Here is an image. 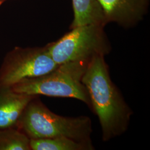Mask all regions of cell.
Instances as JSON below:
<instances>
[{
    "instance_id": "4",
    "label": "cell",
    "mask_w": 150,
    "mask_h": 150,
    "mask_svg": "<svg viewBox=\"0 0 150 150\" xmlns=\"http://www.w3.org/2000/svg\"><path fill=\"white\" fill-rule=\"evenodd\" d=\"M105 26L88 24L71 28L59 40L46 46L56 64L75 61L90 62L96 56L105 57L111 46L104 31Z\"/></svg>"
},
{
    "instance_id": "10",
    "label": "cell",
    "mask_w": 150,
    "mask_h": 150,
    "mask_svg": "<svg viewBox=\"0 0 150 150\" xmlns=\"http://www.w3.org/2000/svg\"><path fill=\"white\" fill-rule=\"evenodd\" d=\"M30 141L18 128L0 129V150H30Z\"/></svg>"
},
{
    "instance_id": "5",
    "label": "cell",
    "mask_w": 150,
    "mask_h": 150,
    "mask_svg": "<svg viewBox=\"0 0 150 150\" xmlns=\"http://www.w3.org/2000/svg\"><path fill=\"white\" fill-rule=\"evenodd\" d=\"M59 65L42 47H15L6 54L0 67V89L47 74Z\"/></svg>"
},
{
    "instance_id": "3",
    "label": "cell",
    "mask_w": 150,
    "mask_h": 150,
    "mask_svg": "<svg viewBox=\"0 0 150 150\" xmlns=\"http://www.w3.org/2000/svg\"><path fill=\"white\" fill-rule=\"evenodd\" d=\"M90 62L75 61L59 64L47 74L22 81L10 88L17 93L72 98L91 107L87 90L82 82Z\"/></svg>"
},
{
    "instance_id": "6",
    "label": "cell",
    "mask_w": 150,
    "mask_h": 150,
    "mask_svg": "<svg viewBox=\"0 0 150 150\" xmlns=\"http://www.w3.org/2000/svg\"><path fill=\"white\" fill-rule=\"evenodd\" d=\"M106 23L115 22L125 28L134 26L144 17L149 0H97Z\"/></svg>"
},
{
    "instance_id": "7",
    "label": "cell",
    "mask_w": 150,
    "mask_h": 150,
    "mask_svg": "<svg viewBox=\"0 0 150 150\" xmlns=\"http://www.w3.org/2000/svg\"><path fill=\"white\" fill-rule=\"evenodd\" d=\"M36 96L17 93L10 88L0 89V129L17 127L22 113Z\"/></svg>"
},
{
    "instance_id": "2",
    "label": "cell",
    "mask_w": 150,
    "mask_h": 150,
    "mask_svg": "<svg viewBox=\"0 0 150 150\" xmlns=\"http://www.w3.org/2000/svg\"><path fill=\"white\" fill-rule=\"evenodd\" d=\"M35 97L22 113L17 127L30 139L65 137L92 144L91 118L86 116L67 117L50 110Z\"/></svg>"
},
{
    "instance_id": "11",
    "label": "cell",
    "mask_w": 150,
    "mask_h": 150,
    "mask_svg": "<svg viewBox=\"0 0 150 150\" xmlns=\"http://www.w3.org/2000/svg\"><path fill=\"white\" fill-rule=\"evenodd\" d=\"M7 0H0V6L2 5Z\"/></svg>"
},
{
    "instance_id": "8",
    "label": "cell",
    "mask_w": 150,
    "mask_h": 150,
    "mask_svg": "<svg viewBox=\"0 0 150 150\" xmlns=\"http://www.w3.org/2000/svg\"><path fill=\"white\" fill-rule=\"evenodd\" d=\"M74 18L71 28L88 24H107L97 0H72Z\"/></svg>"
},
{
    "instance_id": "9",
    "label": "cell",
    "mask_w": 150,
    "mask_h": 150,
    "mask_svg": "<svg viewBox=\"0 0 150 150\" xmlns=\"http://www.w3.org/2000/svg\"><path fill=\"white\" fill-rule=\"evenodd\" d=\"M32 150H93L92 144L80 142L65 137L30 139Z\"/></svg>"
},
{
    "instance_id": "1",
    "label": "cell",
    "mask_w": 150,
    "mask_h": 150,
    "mask_svg": "<svg viewBox=\"0 0 150 150\" xmlns=\"http://www.w3.org/2000/svg\"><path fill=\"white\" fill-rule=\"evenodd\" d=\"M82 82L88 93L90 108L98 118L102 140L108 141L125 133L133 111L111 80L105 57L91 59Z\"/></svg>"
}]
</instances>
